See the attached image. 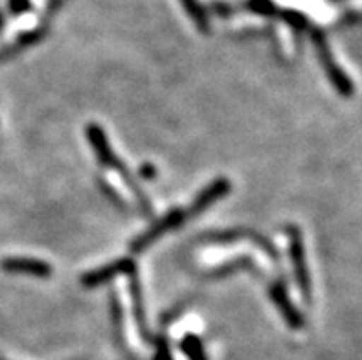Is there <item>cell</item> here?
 Listing matches in <instances>:
<instances>
[{"label":"cell","instance_id":"6da1fadb","mask_svg":"<svg viewBox=\"0 0 362 360\" xmlns=\"http://www.w3.org/2000/svg\"><path fill=\"white\" fill-rule=\"evenodd\" d=\"M4 269L9 272H21V274H32V276H39V278H46L50 276L52 269L50 265L42 263L39 260H26V257H13V260H6Z\"/></svg>","mask_w":362,"mask_h":360},{"label":"cell","instance_id":"7a4b0ae2","mask_svg":"<svg viewBox=\"0 0 362 360\" xmlns=\"http://www.w3.org/2000/svg\"><path fill=\"white\" fill-rule=\"evenodd\" d=\"M127 270H133V263H131V261H115V263L107 265L103 269H98L92 274H87V276L83 278V283H85L87 287H98V285H101V283L107 281V279L115 278L118 274L127 272Z\"/></svg>","mask_w":362,"mask_h":360},{"label":"cell","instance_id":"3957f363","mask_svg":"<svg viewBox=\"0 0 362 360\" xmlns=\"http://www.w3.org/2000/svg\"><path fill=\"white\" fill-rule=\"evenodd\" d=\"M228 190H230V184L226 178L216 180V182L211 184L210 187H206V190H204V192H202L197 199H195V202L192 204V210H189V214H199V211H202L204 208H208L210 204H214L217 199H221L223 195H226V193H228Z\"/></svg>","mask_w":362,"mask_h":360},{"label":"cell","instance_id":"277c9868","mask_svg":"<svg viewBox=\"0 0 362 360\" xmlns=\"http://www.w3.org/2000/svg\"><path fill=\"white\" fill-rule=\"evenodd\" d=\"M291 257L294 263V272L300 281V287L308 292L309 279H308V270H305V260H303V248H302V239H300L298 232L291 230Z\"/></svg>","mask_w":362,"mask_h":360},{"label":"cell","instance_id":"5b68a950","mask_svg":"<svg viewBox=\"0 0 362 360\" xmlns=\"http://www.w3.org/2000/svg\"><path fill=\"white\" fill-rule=\"evenodd\" d=\"M182 219H184V211L182 210H175L173 214H170V215H168V217H164V219H162L160 223L156 224V226L151 230V232H147L146 236H142V238L138 239V243H136V245H133V248L140 250V248H144V246H146L147 243H151L153 239L160 238L162 233L168 232V230L173 228V226H177V224H179Z\"/></svg>","mask_w":362,"mask_h":360},{"label":"cell","instance_id":"8992f818","mask_svg":"<svg viewBox=\"0 0 362 360\" xmlns=\"http://www.w3.org/2000/svg\"><path fill=\"white\" fill-rule=\"evenodd\" d=\"M272 298H274L276 306L280 307L281 315L285 316V320H287V322H289L293 327H298V325H302V318H300L298 310L291 306L289 300H287V296H285V292L281 291L280 287L272 289Z\"/></svg>","mask_w":362,"mask_h":360}]
</instances>
